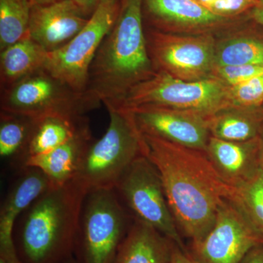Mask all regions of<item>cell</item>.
Listing matches in <instances>:
<instances>
[{"instance_id": "f1b7e54d", "label": "cell", "mask_w": 263, "mask_h": 263, "mask_svg": "<svg viewBox=\"0 0 263 263\" xmlns=\"http://www.w3.org/2000/svg\"><path fill=\"white\" fill-rule=\"evenodd\" d=\"M171 263H200L194 258L190 252L183 251L179 246L175 245L173 249Z\"/></svg>"}, {"instance_id": "2e32d148", "label": "cell", "mask_w": 263, "mask_h": 263, "mask_svg": "<svg viewBox=\"0 0 263 263\" xmlns=\"http://www.w3.org/2000/svg\"><path fill=\"white\" fill-rule=\"evenodd\" d=\"M205 153L221 177L233 188L252 179L260 169L259 136L245 142L211 136Z\"/></svg>"}, {"instance_id": "4dcf8cb0", "label": "cell", "mask_w": 263, "mask_h": 263, "mask_svg": "<svg viewBox=\"0 0 263 263\" xmlns=\"http://www.w3.org/2000/svg\"><path fill=\"white\" fill-rule=\"evenodd\" d=\"M239 263H263V245L251 249Z\"/></svg>"}, {"instance_id": "5bb4252c", "label": "cell", "mask_w": 263, "mask_h": 263, "mask_svg": "<svg viewBox=\"0 0 263 263\" xmlns=\"http://www.w3.org/2000/svg\"><path fill=\"white\" fill-rule=\"evenodd\" d=\"M143 15L155 30L197 34L226 27L238 19L219 16L195 0H143Z\"/></svg>"}, {"instance_id": "f546056e", "label": "cell", "mask_w": 263, "mask_h": 263, "mask_svg": "<svg viewBox=\"0 0 263 263\" xmlns=\"http://www.w3.org/2000/svg\"><path fill=\"white\" fill-rule=\"evenodd\" d=\"M86 16L91 17L99 5L107 0H74Z\"/></svg>"}, {"instance_id": "e575fe53", "label": "cell", "mask_w": 263, "mask_h": 263, "mask_svg": "<svg viewBox=\"0 0 263 263\" xmlns=\"http://www.w3.org/2000/svg\"><path fill=\"white\" fill-rule=\"evenodd\" d=\"M195 1L208 8L210 5L214 4L219 0H195Z\"/></svg>"}, {"instance_id": "277c9868", "label": "cell", "mask_w": 263, "mask_h": 263, "mask_svg": "<svg viewBox=\"0 0 263 263\" xmlns=\"http://www.w3.org/2000/svg\"><path fill=\"white\" fill-rule=\"evenodd\" d=\"M110 122L100 139L85 152L73 181L89 192L114 189L135 160L146 156L144 141L133 114L108 108Z\"/></svg>"}, {"instance_id": "d590c367", "label": "cell", "mask_w": 263, "mask_h": 263, "mask_svg": "<svg viewBox=\"0 0 263 263\" xmlns=\"http://www.w3.org/2000/svg\"><path fill=\"white\" fill-rule=\"evenodd\" d=\"M67 263H76V261L74 257H72V258L70 259V260L67 262Z\"/></svg>"}, {"instance_id": "d6986e66", "label": "cell", "mask_w": 263, "mask_h": 263, "mask_svg": "<svg viewBox=\"0 0 263 263\" xmlns=\"http://www.w3.org/2000/svg\"><path fill=\"white\" fill-rule=\"evenodd\" d=\"M48 51L30 37L5 48L0 54L1 91L44 68Z\"/></svg>"}, {"instance_id": "8fae6325", "label": "cell", "mask_w": 263, "mask_h": 263, "mask_svg": "<svg viewBox=\"0 0 263 263\" xmlns=\"http://www.w3.org/2000/svg\"><path fill=\"white\" fill-rule=\"evenodd\" d=\"M263 245V236L231 199L218 209L212 229L192 245L190 254L200 263H239L251 249Z\"/></svg>"}, {"instance_id": "3957f363", "label": "cell", "mask_w": 263, "mask_h": 263, "mask_svg": "<svg viewBox=\"0 0 263 263\" xmlns=\"http://www.w3.org/2000/svg\"><path fill=\"white\" fill-rule=\"evenodd\" d=\"M87 191L75 181L53 187L16 221L13 239L22 263H67L74 249Z\"/></svg>"}, {"instance_id": "ac0fdd59", "label": "cell", "mask_w": 263, "mask_h": 263, "mask_svg": "<svg viewBox=\"0 0 263 263\" xmlns=\"http://www.w3.org/2000/svg\"><path fill=\"white\" fill-rule=\"evenodd\" d=\"M175 245L152 226L134 220L114 263H171Z\"/></svg>"}, {"instance_id": "4316f807", "label": "cell", "mask_w": 263, "mask_h": 263, "mask_svg": "<svg viewBox=\"0 0 263 263\" xmlns=\"http://www.w3.org/2000/svg\"><path fill=\"white\" fill-rule=\"evenodd\" d=\"M214 77L230 87L238 86L263 75V66L230 65L214 67Z\"/></svg>"}, {"instance_id": "e0dca14e", "label": "cell", "mask_w": 263, "mask_h": 263, "mask_svg": "<svg viewBox=\"0 0 263 263\" xmlns=\"http://www.w3.org/2000/svg\"><path fill=\"white\" fill-rule=\"evenodd\" d=\"M89 122L68 141L46 153L29 157L20 169L35 167L41 170L49 179L52 187L70 182L90 143L93 141Z\"/></svg>"}, {"instance_id": "7a4b0ae2", "label": "cell", "mask_w": 263, "mask_h": 263, "mask_svg": "<svg viewBox=\"0 0 263 263\" xmlns=\"http://www.w3.org/2000/svg\"><path fill=\"white\" fill-rule=\"evenodd\" d=\"M143 29V0H121L114 27L90 66L85 95L95 105L115 106L153 69Z\"/></svg>"}, {"instance_id": "44dd1931", "label": "cell", "mask_w": 263, "mask_h": 263, "mask_svg": "<svg viewBox=\"0 0 263 263\" xmlns=\"http://www.w3.org/2000/svg\"><path fill=\"white\" fill-rule=\"evenodd\" d=\"M251 108H231L210 118L211 136L232 142L251 141L260 136L263 114Z\"/></svg>"}, {"instance_id": "4fadbf2b", "label": "cell", "mask_w": 263, "mask_h": 263, "mask_svg": "<svg viewBox=\"0 0 263 263\" xmlns=\"http://www.w3.org/2000/svg\"><path fill=\"white\" fill-rule=\"evenodd\" d=\"M5 197L0 209V259L6 263H22L14 245L16 221L24 211L42 196L52 185L41 170L24 167Z\"/></svg>"}, {"instance_id": "ffe728a7", "label": "cell", "mask_w": 263, "mask_h": 263, "mask_svg": "<svg viewBox=\"0 0 263 263\" xmlns=\"http://www.w3.org/2000/svg\"><path fill=\"white\" fill-rule=\"evenodd\" d=\"M88 122L84 116H49L36 119L21 167L29 157L46 153L68 141Z\"/></svg>"}, {"instance_id": "52a82bcc", "label": "cell", "mask_w": 263, "mask_h": 263, "mask_svg": "<svg viewBox=\"0 0 263 263\" xmlns=\"http://www.w3.org/2000/svg\"><path fill=\"white\" fill-rule=\"evenodd\" d=\"M1 111L39 119L49 116L81 117L99 108L85 93L71 89L45 70L1 91Z\"/></svg>"}, {"instance_id": "8d00e7d4", "label": "cell", "mask_w": 263, "mask_h": 263, "mask_svg": "<svg viewBox=\"0 0 263 263\" xmlns=\"http://www.w3.org/2000/svg\"><path fill=\"white\" fill-rule=\"evenodd\" d=\"M0 263H6V262H5V261L3 260V259H0Z\"/></svg>"}, {"instance_id": "1f68e13d", "label": "cell", "mask_w": 263, "mask_h": 263, "mask_svg": "<svg viewBox=\"0 0 263 263\" xmlns=\"http://www.w3.org/2000/svg\"><path fill=\"white\" fill-rule=\"evenodd\" d=\"M249 16L257 24L263 26V0H258L257 5L249 12Z\"/></svg>"}, {"instance_id": "cb8c5ba5", "label": "cell", "mask_w": 263, "mask_h": 263, "mask_svg": "<svg viewBox=\"0 0 263 263\" xmlns=\"http://www.w3.org/2000/svg\"><path fill=\"white\" fill-rule=\"evenodd\" d=\"M263 66V42L257 38L240 36L216 48L215 65Z\"/></svg>"}, {"instance_id": "8992f818", "label": "cell", "mask_w": 263, "mask_h": 263, "mask_svg": "<svg viewBox=\"0 0 263 263\" xmlns=\"http://www.w3.org/2000/svg\"><path fill=\"white\" fill-rule=\"evenodd\" d=\"M128 216L113 189L88 192L76 235V263H114L133 222Z\"/></svg>"}, {"instance_id": "6da1fadb", "label": "cell", "mask_w": 263, "mask_h": 263, "mask_svg": "<svg viewBox=\"0 0 263 263\" xmlns=\"http://www.w3.org/2000/svg\"><path fill=\"white\" fill-rule=\"evenodd\" d=\"M146 156L160 174L167 202L180 233L192 245L205 238L235 188L223 180L205 152L143 134Z\"/></svg>"}, {"instance_id": "d4e9b609", "label": "cell", "mask_w": 263, "mask_h": 263, "mask_svg": "<svg viewBox=\"0 0 263 263\" xmlns=\"http://www.w3.org/2000/svg\"><path fill=\"white\" fill-rule=\"evenodd\" d=\"M233 200L263 236V174L260 169L252 179L235 188Z\"/></svg>"}, {"instance_id": "9a60e30c", "label": "cell", "mask_w": 263, "mask_h": 263, "mask_svg": "<svg viewBox=\"0 0 263 263\" xmlns=\"http://www.w3.org/2000/svg\"><path fill=\"white\" fill-rule=\"evenodd\" d=\"M74 0H64L31 9L29 37L48 52L65 46L89 22Z\"/></svg>"}, {"instance_id": "30bf717a", "label": "cell", "mask_w": 263, "mask_h": 263, "mask_svg": "<svg viewBox=\"0 0 263 263\" xmlns=\"http://www.w3.org/2000/svg\"><path fill=\"white\" fill-rule=\"evenodd\" d=\"M154 67L183 81L206 79L215 65L216 47L209 33L180 35L152 30L146 34Z\"/></svg>"}, {"instance_id": "836d02e7", "label": "cell", "mask_w": 263, "mask_h": 263, "mask_svg": "<svg viewBox=\"0 0 263 263\" xmlns=\"http://www.w3.org/2000/svg\"><path fill=\"white\" fill-rule=\"evenodd\" d=\"M259 167L263 174V132L259 136Z\"/></svg>"}, {"instance_id": "9c48e42d", "label": "cell", "mask_w": 263, "mask_h": 263, "mask_svg": "<svg viewBox=\"0 0 263 263\" xmlns=\"http://www.w3.org/2000/svg\"><path fill=\"white\" fill-rule=\"evenodd\" d=\"M121 0L101 3L80 32L65 46L48 52L45 70L71 89L84 93L90 66L104 38L117 21Z\"/></svg>"}, {"instance_id": "5b68a950", "label": "cell", "mask_w": 263, "mask_h": 263, "mask_svg": "<svg viewBox=\"0 0 263 263\" xmlns=\"http://www.w3.org/2000/svg\"><path fill=\"white\" fill-rule=\"evenodd\" d=\"M142 105H163L207 117L233 108L230 86L215 77L187 81L157 71L132 88L115 106L106 108L129 109Z\"/></svg>"}, {"instance_id": "83f0119b", "label": "cell", "mask_w": 263, "mask_h": 263, "mask_svg": "<svg viewBox=\"0 0 263 263\" xmlns=\"http://www.w3.org/2000/svg\"><path fill=\"white\" fill-rule=\"evenodd\" d=\"M257 3L258 0H219L208 9L219 16L236 18L250 11Z\"/></svg>"}, {"instance_id": "603a6c76", "label": "cell", "mask_w": 263, "mask_h": 263, "mask_svg": "<svg viewBox=\"0 0 263 263\" xmlns=\"http://www.w3.org/2000/svg\"><path fill=\"white\" fill-rule=\"evenodd\" d=\"M29 0H0V51L29 37Z\"/></svg>"}, {"instance_id": "d6a6232c", "label": "cell", "mask_w": 263, "mask_h": 263, "mask_svg": "<svg viewBox=\"0 0 263 263\" xmlns=\"http://www.w3.org/2000/svg\"><path fill=\"white\" fill-rule=\"evenodd\" d=\"M32 6L34 5H46L53 4V3H59L64 0H29Z\"/></svg>"}, {"instance_id": "484cf974", "label": "cell", "mask_w": 263, "mask_h": 263, "mask_svg": "<svg viewBox=\"0 0 263 263\" xmlns=\"http://www.w3.org/2000/svg\"><path fill=\"white\" fill-rule=\"evenodd\" d=\"M233 108H252L263 103V75L230 87Z\"/></svg>"}, {"instance_id": "ba28073f", "label": "cell", "mask_w": 263, "mask_h": 263, "mask_svg": "<svg viewBox=\"0 0 263 263\" xmlns=\"http://www.w3.org/2000/svg\"><path fill=\"white\" fill-rule=\"evenodd\" d=\"M113 190L134 220L152 226L188 252L170 209L160 174L146 156L133 162Z\"/></svg>"}, {"instance_id": "7402d4cb", "label": "cell", "mask_w": 263, "mask_h": 263, "mask_svg": "<svg viewBox=\"0 0 263 263\" xmlns=\"http://www.w3.org/2000/svg\"><path fill=\"white\" fill-rule=\"evenodd\" d=\"M34 120L24 116L0 113V156L20 168L30 138Z\"/></svg>"}, {"instance_id": "7c38bea8", "label": "cell", "mask_w": 263, "mask_h": 263, "mask_svg": "<svg viewBox=\"0 0 263 263\" xmlns=\"http://www.w3.org/2000/svg\"><path fill=\"white\" fill-rule=\"evenodd\" d=\"M124 110L133 114L137 127L143 134L193 149L206 150L211 137V117L158 105H142Z\"/></svg>"}]
</instances>
